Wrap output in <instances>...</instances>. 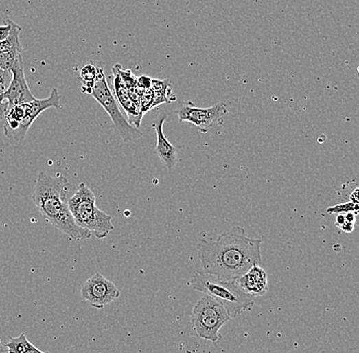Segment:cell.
<instances>
[{"mask_svg": "<svg viewBox=\"0 0 359 353\" xmlns=\"http://www.w3.org/2000/svg\"><path fill=\"white\" fill-rule=\"evenodd\" d=\"M0 353H10L5 350V348H4L2 343H0Z\"/></svg>", "mask_w": 359, "mask_h": 353, "instance_id": "obj_25", "label": "cell"}, {"mask_svg": "<svg viewBox=\"0 0 359 353\" xmlns=\"http://www.w3.org/2000/svg\"><path fill=\"white\" fill-rule=\"evenodd\" d=\"M98 70H100V68L94 66L91 62L86 65L81 69L80 76H81V79L85 83L83 87H82V91L85 92V93H90V90L93 87L94 83H95L96 79H97Z\"/></svg>", "mask_w": 359, "mask_h": 353, "instance_id": "obj_15", "label": "cell"}, {"mask_svg": "<svg viewBox=\"0 0 359 353\" xmlns=\"http://www.w3.org/2000/svg\"><path fill=\"white\" fill-rule=\"evenodd\" d=\"M354 226H356V225L352 224V223L345 222L342 226H340L339 228L341 229L344 233H346V234H350V233L354 232Z\"/></svg>", "mask_w": 359, "mask_h": 353, "instance_id": "obj_22", "label": "cell"}, {"mask_svg": "<svg viewBox=\"0 0 359 353\" xmlns=\"http://www.w3.org/2000/svg\"><path fill=\"white\" fill-rule=\"evenodd\" d=\"M358 75H359V67L358 68Z\"/></svg>", "mask_w": 359, "mask_h": 353, "instance_id": "obj_26", "label": "cell"}, {"mask_svg": "<svg viewBox=\"0 0 359 353\" xmlns=\"http://www.w3.org/2000/svg\"><path fill=\"white\" fill-rule=\"evenodd\" d=\"M0 343H2V342H1V339H0Z\"/></svg>", "mask_w": 359, "mask_h": 353, "instance_id": "obj_27", "label": "cell"}, {"mask_svg": "<svg viewBox=\"0 0 359 353\" xmlns=\"http://www.w3.org/2000/svg\"><path fill=\"white\" fill-rule=\"evenodd\" d=\"M89 94L108 113L115 130L124 143L133 141V140L143 137V133L135 126L132 125L121 113L119 102H117L109 88L104 69L100 68L98 70L97 79H96L93 87L90 90Z\"/></svg>", "mask_w": 359, "mask_h": 353, "instance_id": "obj_6", "label": "cell"}, {"mask_svg": "<svg viewBox=\"0 0 359 353\" xmlns=\"http://www.w3.org/2000/svg\"><path fill=\"white\" fill-rule=\"evenodd\" d=\"M81 296L92 308L102 310L117 299L121 296V291L111 281L96 273L84 283Z\"/></svg>", "mask_w": 359, "mask_h": 353, "instance_id": "obj_8", "label": "cell"}, {"mask_svg": "<svg viewBox=\"0 0 359 353\" xmlns=\"http://www.w3.org/2000/svg\"><path fill=\"white\" fill-rule=\"evenodd\" d=\"M174 113L179 117L180 123L187 122L193 124L198 128L199 131L207 133L216 123L220 121V119L228 115L229 109L224 102H220L216 106L207 109L194 106L192 102H188V104H183Z\"/></svg>", "mask_w": 359, "mask_h": 353, "instance_id": "obj_7", "label": "cell"}, {"mask_svg": "<svg viewBox=\"0 0 359 353\" xmlns=\"http://www.w3.org/2000/svg\"><path fill=\"white\" fill-rule=\"evenodd\" d=\"M231 318L222 304L211 296L201 297L193 308L190 335L218 343L222 339L220 330Z\"/></svg>", "mask_w": 359, "mask_h": 353, "instance_id": "obj_5", "label": "cell"}, {"mask_svg": "<svg viewBox=\"0 0 359 353\" xmlns=\"http://www.w3.org/2000/svg\"><path fill=\"white\" fill-rule=\"evenodd\" d=\"M167 119V113H161L157 121L153 124V129L157 135V145L155 153L161 161L165 163L169 173L173 172L174 168L177 165L178 151L176 146L167 140V136L163 133V125Z\"/></svg>", "mask_w": 359, "mask_h": 353, "instance_id": "obj_10", "label": "cell"}, {"mask_svg": "<svg viewBox=\"0 0 359 353\" xmlns=\"http://www.w3.org/2000/svg\"><path fill=\"white\" fill-rule=\"evenodd\" d=\"M10 31V20L5 21V25L0 26V41H3L4 39L8 38Z\"/></svg>", "mask_w": 359, "mask_h": 353, "instance_id": "obj_20", "label": "cell"}, {"mask_svg": "<svg viewBox=\"0 0 359 353\" xmlns=\"http://www.w3.org/2000/svg\"><path fill=\"white\" fill-rule=\"evenodd\" d=\"M152 80L150 77H147V76H141V77L137 78V87L141 91L151 89V87H152Z\"/></svg>", "mask_w": 359, "mask_h": 353, "instance_id": "obj_19", "label": "cell"}, {"mask_svg": "<svg viewBox=\"0 0 359 353\" xmlns=\"http://www.w3.org/2000/svg\"><path fill=\"white\" fill-rule=\"evenodd\" d=\"M113 89H115V100L121 104V106L125 109L128 117H129L130 123H133L136 128H139L140 123L142 121L141 111L134 104L133 100L130 98L129 92H128L127 87L121 79V73H119V65H115L113 68Z\"/></svg>", "mask_w": 359, "mask_h": 353, "instance_id": "obj_11", "label": "cell"}, {"mask_svg": "<svg viewBox=\"0 0 359 353\" xmlns=\"http://www.w3.org/2000/svg\"><path fill=\"white\" fill-rule=\"evenodd\" d=\"M8 106H8V102H0V126L3 125Z\"/></svg>", "mask_w": 359, "mask_h": 353, "instance_id": "obj_21", "label": "cell"}, {"mask_svg": "<svg viewBox=\"0 0 359 353\" xmlns=\"http://www.w3.org/2000/svg\"><path fill=\"white\" fill-rule=\"evenodd\" d=\"M60 92L56 88H52L49 98L44 100H35L33 102L25 104L26 106L27 117L21 124V129L23 133L27 136L29 129H30L35 119L41 115L44 111L48 109H60Z\"/></svg>", "mask_w": 359, "mask_h": 353, "instance_id": "obj_12", "label": "cell"}, {"mask_svg": "<svg viewBox=\"0 0 359 353\" xmlns=\"http://www.w3.org/2000/svg\"><path fill=\"white\" fill-rule=\"evenodd\" d=\"M345 222V216H344L343 214H338L337 218H336V225H337L338 227H340L342 226V225H343Z\"/></svg>", "mask_w": 359, "mask_h": 353, "instance_id": "obj_24", "label": "cell"}, {"mask_svg": "<svg viewBox=\"0 0 359 353\" xmlns=\"http://www.w3.org/2000/svg\"><path fill=\"white\" fill-rule=\"evenodd\" d=\"M262 239L247 236L243 227L235 226L213 241L197 243L203 272L224 280H237L262 262Z\"/></svg>", "mask_w": 359, "mask_h": 353, "instance_id": "obj_1", "label": "cell"}, {"mask_svg": "<svg viewBox=\"0 0 359 353\" xmlns=\"http://www.w3.org/2000/svg\"><path fill=\"white\" fill-rule=\"evenodd\" d=\"M189 285L193 290L218 300L226 308L231 319L249 310L255 301V297L246 293L236 280H224L203 271L195 272Z\"/></svg>", "mask_w": 359, "mask_h": 353, "instance_id": "obj_3", "label": "cell"}, {"mask_svg": "<svg viewBox=\"0 0 359 353\" xmlns=\"http://www.w3.org/2000/svg\"><path fill=\"white\" fill-rule=\"evenodd\" d=\"M349 201L359 205V188L354 189V190L352 191L351 194H350Z\"/></svg>", "mask_w": 359, "mask_h": 353, "instance_id": "obj_23", "label": "cell"}, {"mask_svg": "<svg viewBox=\"0 0 359 353\" xmlns=\"http://www.w3.org/2000/svg\"><path fill=\"white\" fill-rule=\"evenodd\" d=\"M327 214H347V212H356L359 214V205L348 201L345 203H340V205H334V207H329L327 209Z\"/></svg>", "mask_w": 359, "mask_h": 353, "instance_id": "obj_17", "label": "cell"}, {"mask_svg": "<svg viewBox=\"0 0 359 353\" xmlns=\"http://www.w3.org/2000/svg\"><path fill=\"white\" fill-rule=\"evenodd\" d=\"M5 350L10 353H50L48 352H43L39 350L36 346L33 345L26 334L22 333L18 337H10L8 341L3 344Z\"/></svg>", "mask_w": 359, "mask_h": 353, "instance_id": "obj_14", "label": "cell"}, {"mask_svg": "<svg viewBox=\"0 0 359 353\" xmlns=\"http://www.w3.org/2000/svg\"><path fill=\"white\" fill-rule=\"evenodd\" d=\"M22 54L21 52H16V50H6L2 52L0 50V70L10 71L12 66L16 62L19 54Z\"/></svg>", "mask_w": 359, "mask_h": 353, "instance_id": "obj_16", "label": "cell"}, {"mask_svg": "<svg viewBox=\"0 0 359 353\" xmlns=\"http://www.w3.org/2000/svg\"><path fill=\"white\" fill-rule=\"evenodd\" d=\"M12 79V71L0 70V95L8 89Z\"/></svg>", "mask_w": 359, "mask_h": 353, "instance_id": "obj_18", "label": "cell"}, {"mask_svg": "<svg viewBox=\"0 0 359 353\" xmlns=\"http://www.w3.org/2000/svg\"><path fill=\"white\" fill-rule=\"evenodd\" d=\"M236 281L246 293L253 297L264 295L268 290V274L260 266H252Z\"/></svg>", "mask_w": 359, "mask_h": 353, "instance_id": "obj_13", "label": "cell"}, {"mask_svg": "<svg viewBox=\"0 0 359 353\" xmlns=\"http://www.w3.org/2000/svg\"><path fill=\"white\" fill-rule=\"evenodd\" d=\"M10 71L12 73V82L8 89L0 95V102H8V106H12L28 104L36 100L31 92L25 77L24 60L22 54H19Z\"/></svg>", "mask_w": 359, "mask_h": 353, "instance_id": "obj_9", "label": "cell"}, {"mask_svg": "<svg viewBox=\"0 0 359 353\" xmlns=\"http://www.w3.org/2000/svg\"><path fill=\"white\" fill-rule=\"evenodd\" d=\"M68 179L64 176H54L44 172L38 174L33 190L32 199L38 212L54 228L76 241H84L92 237L91 233L76 224L68 201L66 189Z\"/></svg>", "mask_w": 359, "mask_h": 353, "instance_id": "obj_2", "label": "cell"}, {"mask_svg": "<svg viewBox=\"0 0 359 353\" xmlns=\"http://www.w3.org/2000/svg\"><path fill=\"white\" fill-rule=\"evenodd\" d=\"M68 205L76 224L89 231L96 238H106L115 229L113 216L96 205L95 195L84 183L79 185Z\"/></svg>", "mask_w": 359, "mask_h": 353, "instance_id": "obj_4", "label": "cell"}]
</instances>
